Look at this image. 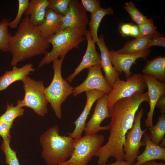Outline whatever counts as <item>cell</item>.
<instances>
[{
  "instance_id": "277c9868",
  "label": "cell",
  "mask_w": 165,
  "mask_h": 165,
  "mask_svg": "<svg viewBox=\"0 0 165 165\" xmlns=\"http://www.w3.org/2000/svg\"><path fill=\"white\" fill-rule=\"evenodd\" d=\"M86 30H79L67 28L58 31L48 39L49 43L52 46V49L50 52L45 53L38 67L49 64L59 57L64 59L67 53L72 49H79L80 44L86 40L84 35Z\"/></svg>"
},
{
  "instance_id": "8992f818",
  "label": "cell",
  "mask_w": 165,
  "mask_h": 165,
  "mask_svg": "<svg viewBox=\"0 0 165 165\" xmlns=\"http://www.w3.org/2000/svg\"><path fill=\"white\" fill-rule=\"evenodd\" d=\"M102 134L85 135L75 139L74 149L71 157L58 165H87L92 157L103 145Z\"/></svg>"
},
{
  "instance_id": "4dcf8cb0",
  "label": "cell",
  "mask_w": 165,
  "mask_h": 165,
  "mask_svg": "<svg viewBox=\"0 0 165 165\" xmlns=\"http://www.w3.org/2000/svg\"><path fill=\"white\" fill-rule=\"evenodd\" d=\"M29 0H18V7L17 13L15 19L9 23V26L11 29L16 28L21 22L23 15L27 10L29 3Z\"/></svg>"
},
{
  "instance_id": "7402d4cb",
  "label": "cell",
  "mask_w": 165,
  "mask_h": 165,
  "mask_svg": "<svg viewBox=\"0 0 165 165\" xmlns=\"http://www.w3.org/2000/svg\"><path fill=\"white\" fill-rule=\"evenodd\" d=\"M145 74L152 76L159 81L165 82V57L159 56L148 61L142 70Z\"/></svg>"
},
{
  "instance_id": "f1b7e54d",
  "label": "cell",
  "mask_w": 165,
  "mask_h": 165,
  "mask_svg": "<svg viewBox=\"0 0 165 165\" xmlns=\"http://www.w3.org/2000/svg\"><path fill=\"white\" fill-rule=\"evenodd\" d=\"M123 8L129 13L132 20L137 25L144 23L148 21V19L140 11L132 1L125 3Z\"/></svg>"
},
{
  "instance_id": "ac0fdd59",
  "label": "cell",
  "mask_w": 165,
  "mask_h": 165,
  "mask_svg": "<svg viewBox=\"0 0 165 165\" xmlns=\"http://www.w3.org/2000/svg\"><path fill=\"white\" fill-rule=\"evenodd\" d=\"M104 36L101 35L97 42L101 52V66L105 74V78L108 84L112 87L116 79L119 77V74L114 67L109 55V50L106 46Z\"/></svg>"
},
{
  "instance_id": "8d00e7d4",
  "label": "cell",
  "mask_w": 165,
  "mask_h": 165,
  "mask_svg": "<svg viewBox=\"0 0 165 165\" xmlns=\"http://www.w3.org/2000/svg\"><path fill=\"white\" fill-rule=\"evenodd\" d=\"M156 106L160 109L161 114L165 113V94L162 95L159 98Z\"/></svg>"
},
{
  "instance_id": "484cf974",
  "label": "cell",
  "mask_w": 165,
  "mask_h": 165,
  "mask_svg": "<svg viewBox=\"0 0 165 165\" xmlns=\"http://www.w3.org/2000/svg\"><path fill=\"white\" fill-rule=\"evenodd\" d=\"M10 20L3 18L0 22V50L9 51V44L12 35L8 31Z\"/></svg>"
},
{
  "instance_id": "f35d334b",
  "label": "cell",
  "mask_w": 165,
  "mask_h": 165,
  "mask_svg": "<svg viewBox=\"0 0 165 165\" xmlns=\"http://www.w3.org/2000/svg\"><path fill=\"white\" fill-rule=\"evenodd\" d=\"M103 165H133V164L130 161L123 160H116L114 163L110 164L106 163Z\"/></svg>"
},
{
  "instance_id": "8fae6325",
  "label": "cell",
  "mask_w": 165,
  "mask_h": 165,
  "mask_svg": "<svg viewBox=\"0 0 165 165\" xmlns=\"http://www.w3.org/2000/svg\"><path fill=\"white\" fill-rule=\"evenodd\" d=\"M89 18L81 3L76 0H71L68 13L62 17L61 29L67 28L85 30L89 23Z\"/></svg>"
},
{
  "instance_id": "2e32d148",
  "label": "cell",
  "mask_w": 165,
  "mask_h": 165,
  "mask_svg": "<svg viewBox=\"0 0 165 165\" xmlns=\"http://www.w3.org/2000/svg\"><path fill=\"white\" fill-rule=\"evenodd\" d=\"M86 96L85 106L80 115L73 123L75 127L73 131L68 133L73 139L82 136L86 125V122L94 102L99 98L106 94L104 92L97 90H91L85 92Z\"/></svg>"
},
{
  "instance_id": "e575fe53",
  "label": "cell",
  "mask_w": 165,
  "mask_h": 165,
  "mask_svg": "<svg viewBox=\"0 0 165 165\" xmlns=\"http://www.w3.org/2000/svg\"><path fill=\"white\" fill-rule=\"evenodd\" d=\"M153 46L165 47L164 35L161 32L157 31L153 35L150 44V47Z\"/></svg>"
},
{
  "instance_id": "ab89813d",
  "label": "cell",
  "mask_w": 165,
  "mask_h": 165,
  "mask_svg": "<svg viewBox=\"0 0 165 165\" xmlns=\"http://www.w3.org/2000/svg\"><path fill=\"white\" fill-rule=\"evenodd\" d=\"M141 165H165V163L164 162L158 163L154 160L146 162Z\"/></svg>"
},
{
  "instance_id": "d590c367",
  "label": "cell",
  "mask_w": 165,
  "mask_h": 165,
  "mask_svg": "<svg viewBox=\"0 0 165 165\" xmlns=\"http://www.w3.org/2000/svg\"><path fill=\"white\" fill-rule=\"evenodd\" d=\"M131 23L122 22L118 24V31L122 37L130 36Z\"/></svg>"
},
{
  "instance_id": "5b68a950",
  "label": "cell",
  "mask_w": 165,
  "mask_h": 165,
  "mask_svg": "<svg viewBox=\"0 0 165 165\" xmlns=\"http://www.w3.org/2000/svg\"><path fill=\"white\" fill-rule=\"evenodd\" d=\"M63 60L58 58L53 62V77L50 85L44 90L46 98L59 119L62 118L61 105L72 94L73 89L62 77L61 68Z\"/></svg>"
},
{
  "instance_id": "d6986e66",
  "label": "cell",
  "mask_w": 165,
  "mask_h": 165,
  "mask_svg": "<svg viewBox=\"0 0 165 165\" xmlns=\"http://www.w3.org/2000/svg\"><path fill=\"white\" fill-rule=\"evenodd\" d=\"M62 16L51 9H46L43 22L35 27L44 38L48 39L61 29Z\"/></svg>"
},
{
  "instance_id": "d4e9b609",
  "label": "cell",
  "mask_w": 165,
  "mask_h": 165,
  "mask_svg": "<svg viewBox=\"0 0 165 165\" xmlns=\"http://www.w3.org/2000/svg\"><path fill=\"white\" fill-rule=\"evenodd\" d=\"M151 140L155 143L159 145L165 137V113L159 116L158 120L156 124L148 128Z\"/></svg>"
},
{
  "instance_id": "74e56055",
  "label": "cell",
  "mask_w": 165,
  "mask_h": 165,
  "mask_svg": "<svg viewBox=\"0 0 165 165\" xmlns=\"http://www.w3.org/2000/svg\"><path fill=\"white\" fill-rule=\"evenodd\" d=\"M130 36L135 38L141 37L138 25L131 23Z\"/></svg>"
},
{
  "instance_id": "83f0119b",
  "label": "cell",
  "mask_w": 165,
  "mask_h": 165,
  "mask_svg": "<svg viewBox=\"0 0 165 165\" xmlns=\"http://www.w3.org/2000/svg\"><path fill=\"white\" fill-rule=\"evenodd\" d=\"M11 138L3 140L1 148L5 155V162L8 165H20L16 156V152L11 148L10 146Z\"/></svg>"
},
{
  "instance_id": "60d3db41",
  "label": "cell",
  "mask_w": 165,
  "mask_h": 165,
  "mask_svg": "<svg viewBox=\"0 0 165 165\" xmlns=\"http://www.w3.org/2000/svg\"><path fill=\"white\" fill-rule=\"evenodd\" d=\"M165 137L160 142L161 143L159 145L163 147H165Z\"/></svg>"
},
{
  "instance_id": "44dd1931",
  "label": "cell",
  "mask_w": 165,
  "mask_h": 165,
  "mask_svg": "<svg viewBox=\"0 0 165 165\" xmlns=\"http://www.w3.org/2000/svg\"><path fill=\"white\" fill-rule=\"evenodd\" d=\"M48 0H31L24 15L29 16L30 23L33 26H38L43 22L48 6Z\"/></svg>"
},
{
  "instance_id": "3957f363",
  "label": "cell",
  "mask_w": 165,
  "mask_h": 165,
  "mask_svg": "<svg viewBox=\"0 0 165 165\" xmlns=\"http://www.w3.org/2000/svg\"><path fill=\"white\" fill-rule=\"evenodd\" d=\"M39 140L42 148V156L47 165H58L72 155L74 139L69 135H60L57 125L42 134Z\"/></svg>"
},
{
  "instance_id": "9a60e30c",
  "label": "cell",
  "mask_w": 165,
  "mask_h": 165,
  "mask_svg": "<svg viewBox=\"0 0 165 165\" xmlns=\"http://www.w3.org/2000/svg\"><path fill=\"white\" fill-rule=\"evenodd\" d=\"M84 35L87 41L86 50L80 64L74 70V72L66 78V81L69 83L71 82L75 76L84 69L101 64V56L97 51L95 43L93 41L89 31L86 30Z\"/></svg>"
},
{
  "instance_id": "30bf717a",
  "label": "cell",
  "mask_w": 165,
  "mask_h": 165,
  "mask_svg": "<svg viewBox=\"0 0 165 165\" xmlns=\"http://www.w3.org/2000/svg\"><path fill=\"white\" fill-rule=\"evenodd\" d=\"M87 76L80 85L73 88L72 94L74 97L82 92L91 90H97L108 94L112 87L108 84L103 75L101 64H97L87 68Z\"/></svg>"
},
{
  "instance_id": "d6a6232c",
  "label": "cell",
  "mask_w": 165,
  "mask_h": 165,
  "mask_svg": "<svg viewBox=\"0 0 165 165\" xmlns=\"http://www.w3.org/2000/svg\"><path fill=\"white\" fill-rule=\"evenodd\" d=\"M81 4L86 11L92 14L101 7L99 0H81Z\"/></svg>"
},
{
  "instance_id": "5bb4252c",
  "label": "cell",
  "mask_w": 165,
  "mask_h": 165,
  "mask_svg": "<svg viewBox=\"0 0 165 165\" xmlns=\"http://www.w3.org/2000/svg\"><path fill=\"white\" fill-rule=\"evenodd\" d=\"M143 75L148 90L150 109L147 113L145 123V126L148 128L153 126V115L157 101L161 96L165 94V84L152 76L145 74Z\"/></svg>"
},
{
  "instance_id": "603a6c76",
  "label": "cell",
  "mask_w": 165,
  "mask_h": 165,
  "mask_svg": "<svg viewBox=\"0 0 165 165\" xmlns=\"http://www.w3.org/2000/svg\"><path fill=\"white\" fill-rule=\"evenodd\" d=\"M153 36L136 38L127 42L122 48L115 51L118 54H130L149 49Z\"/></svg>"
},
{
  "instance_id": "9c48e42d",
  "label": "cell",
  "mask_w": 165,
  "mask_h": 165,
  "mask_svg": "<svg viewBox=\"0 0 165 165\" xmlns=\"http://www.w3.org/2000/svg\"><path fill=\"white\" fill-rule=\"evenodd\" d=\"M144 109L141 108L136 112L132 127L127 132L123 146L124 153V160L135 163L137 157L140 153L139 149L141 146H145L144 142L141 141L142 137L147 130V128L142 130L141 120L144 113Z\"/></svg>"
},
{
  "instance_id": "1f68e13d",
  "label": "cell",
  "mask_w": 165,
  "mask_h": 165,
  "mask_svg": "<svg viewBox=\"0 0 165 165\" xmlns=\"http://www.w3.org/2000/svg\"><path fill=\"white\" fill-rule=\"evenodd\" d=\"M138 26L141 37L153 35L156 31V27L154 25L152 18L148 19L146 22Z\"/></svg>"
},
{
  "instance_id": "e0dca14e",
  "label": "cell",
  "mask_w": 165,
  "mask_h": 165,
  "mask_svg": "<svg viewBox=\"0 0 165 165\" xmlns=\"http://www.w3.org/2000/svg\"><path fill=\"white\" fill-rule=\"evenodd\" d=\"M145 148L144 152L137 157L133 165H141L146 162L156 160L165 161V148L156 144L151 140L149 133L145 132L142 137Z\"/></svg>"
},
{
  "instance_id": "52a82bcc",
  "label": "cell",
  "mask_w": 165,
  "mask_h": 165,
  "mask_svg": "<svg viewBox=\"0 0 165 165\" xmlns=\"http://www.w3.org/2000/svg\"><path fill=\"white\" fill-rule=\"evenodd\" d=\"M25 95L23 99L17 101V104L22 108L32 109L37 115L44 116L48 113V102L44 94L45 87L42 81H36L28 75L22 81Z\"/></svg>"
},
{
  "instance_id": "cb8c5ba5",
  "label": "cell",
  "mask_w": 165,
  "mask_h": 165,
  "mask_svg": "<svg viewBox=\"0 0 165 165\" xmlns=\"http://www.w3.org/2000/svg\"><path fill=\"white\" fill-rule=\"evenodd\" d=\"M113 13V10L111 7L107 8L101 7L91 14L90 21L88 23L90 28L89 31L94 43H97L99 40L97 31L102 20L106 15H112Z\"/></svg>"
},
{
  "instance_id": "ba28073f",
  "label": "cell",
  "mask_w": 165,
  "mask_h": 165,
  "mask_svg": "<svg viewBox=\"0 0 165 165\" xmlns=\"http://www.w3.org/2000/svg\"><path fill=\"white\" fill-rule=\"evenodd\" d=\"M147 86L143 75L135 73L132 75L126 81L117 78L112 89L108 94V109L117 101L123 98L129 97L134 94L144 93Z\"/></svg>"
},
{
  "instance_id": "f546056e",
  "label": "cell",
  "mask_w": 165,
  "mask_h": 165,
  "mask_svg": "<svg viewBox=\"0 0 165 165\" xmlns=\"http://www.w3.org/2000/svg\"><path fill=\"white\" fill-rule=\"evenodd\" d=\"M71 0H48L49 4L47 9L52 10L56 13L64 16L69 10Z\"/></svg>"
},
{
  "instance_id": "ffe728a7",
  "label": "cell",
  "mask_w": 165,
  "mask_h": 165,
  "mask_svg": "<svg viewBox=\"0 0 165 165\" xmlns=\"http://www.w3.org/2000/svg\"><path fill=\"white\" fill-rule=\"evenodd\" d=\"M35 70L31 64H28L20 68L13 66L12 70L7 71L0 77V92L6 90L12 84L18 81H22L31 72Z\"/></svg>"
},
{
  "instance_id": "4316f807",
  "label": "cell",
  "mask_w": 165,
  "mask_h": 165,
  "mask_svg": "<svg viewBox=\"0 0 165 165\" xmlns=\"http://www.w3.org/2000/svg\"><path fill=\"white\" fill-rule=\"evenodd\" d=\"M24 112V109L18 105L14 106L12 104H8L6 111L0 116V122L14 121L17 118L22 116Z\"/></svg>"
},
{
  "instance_id": "7c38bea8",
  "label": "cell",
  "mask_w": 165,
  "mask_h": 165,
  "mask_svg": "<svg viewBox=\"0 0 165 165\" xmlns=\"http://www.w3.org/2000/svg\"><path fill=\"white\" fill-rule=\"evenodd\" d=\"M108 94H105L97 100L94 113L84 128L85 135L96 134L101 130H109L108 125L103 127L100 125L105 119L110 118L108 106Z\"/></svg>"
},
{
  "instance_id": "7a4b0ae2",
  "label": "cell",
  "mask_w": 165,
  "mask_h": 165,
  "mask_svg": "<svg viewBox=\"0 0 165 165\" xmlns=\"http://www.w3.org/2000/svg\"><path fill=\"white\" fill-rule=\"evenodd\" d=\"M49 46L48 39L30 23L29 16H25L9 44V51L12 55L11 65H16L25 59L45 54Z\"/></svg>"
},
{
  "instance_id": "6da1fadb",
  "label": "cell",
  "mask_w": 165,
  "mask_h": 165,
  "mask_svg": "<svg viewBox=\"0 0 165 165\" xmlns=\"http://www.w3.org/2000/svg\"><path fill=\"white\" fill-rule=\"evenodd\" d=\"M148 91L137 93L132 96L120 99L109 108L111 120L108 125L110 133L107 142L96 153L98 165L107 163L109 158L116 160H124L123 151L126 135L132 127L135 114L142 102H149Z\"/></svg>"
},
{
  "instance_id": "4fadbf2b",
  "label": "cell",
  "mask_w": 165,
  "mask_h": 165,
  "mask_svg": "<svg viewBox=\"0 0 165 165\" xmlns=\"http://www.w3.org/2000/svg\"><path fill=\"white\" fill-rule=\"evenodd\" d=\"M150 52V50L148 49L135 53L120 54L111 50L109 51V55L114 67L119 74L123 72L127 79L132 75L130 68L133 64H136V61L139 58L146 60Z\"/></svg>"
},
{
  "instance_id": "836d02e7",
  "label": "cell",
  "mask_w": 165,
  "mask_h": 165,
  "mask_svg": "<svg viewBox=\"0 0 165 165\" xmlns=\"http://www.w3.org/2000/svg\"><path fill=\"white\" fill-rule=\"evenodd\" d=\"M13 122H0V136L2 138L3 140H6L11 138L9 131L13 125Z\"/></svg>"
}]
</instances>
